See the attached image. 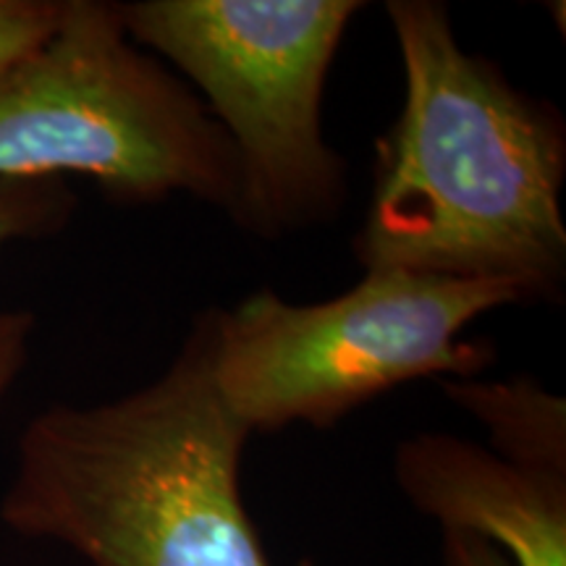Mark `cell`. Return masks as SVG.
Masks as SVG:
<instances>
[{
    "label": "cell",
    "mask_w": 566,
    "mask_h": 566,
    "mask_svg": "<svg viewBox=\"0 0 566 566\" xmlns=\"http://www.w3.org/2000/svg\"><path fill=\"white\" fill-rule=\"evenodd\" d=\"M386 13L405 105L378 139L373 200L354 237L359 265L554 300L566 279L562 118L467 53L443 3L391 0Z\"/></svg>",
    "instance_id": "cell-1"
},
{
    "label": "cell",
    "mask_w": 566,
    "mask_h": 566,
    "mask_svg": "<svg viewBox=\"0 0 566 566\" xmlns=\"http://www.w3.org/2000/svg\"><path fill=\"white\" fill-rule=\"evenodd\" d=\"M250 428L212 375V310L160 378L27 424L0 516L90 566H271L242 495Z\"/></svg>",
    "instance_id": "cell-2"
},
{
    "label": "cell",
    "mask_w": 566,
    "mask_h": 566,
    "mask_svg": "<svg viewBox=\"0 0 566 566\" xmlns=\"http://www.w3.org/2000/svg\"><path fill=\"white\" fill-rule=\"evenodd\" d=\"M71 174L113 202L189 195L242 216L229 137L189 84L134 48L116 3L69 0L51 38L0 69V179Z\"/></svg>",
    "instance_id": "cell-3"
},
{
    "label": "cell",
    "mask_w": 566,
    "mask_h": 566,
    "mask_svg": "<svg viewBox=\"0 0 566 566\" xmlns=\"http://www.w3.org/2000/svg\"><path fill=\"white\" fill-rule=\"evenodd\" d=\"M512 304L527 300L506 283L407 271H365L346 294L313 304L265 289L233 310H212V375L250 433L300 422L334 428L409 380L475 378L495 352L467 342L464 328Z\"/></svg>",
    "instance_id": "cell-4"
},
{
    "label": "cell",
    "mask_w": 566,
    "mask_h": 566,
    "mask_svg": "<svg viewBox=\"0 0 566 566\" xmlns=\"http://www.w3.org/2000/svg\"><path fill=\"white\" fill-rule=\"evenodd\" d=\"M357 0H139L118 3L132 42L202 92L242 174L239 226L273 239L336 218L346 166L321 108Z\"/></svg>",
    "instance_id": "cell-5"
},
{
    "label": "cell",
    "mask_w": 566,
    "mask_h": 566,
    "mask_svg": "<svg viewBox=\"0 0 566 566\" xmlns=\"http://www.w3.org/2000/svg\"><path fill=\"white\" fill-rule=\"evenodd\" d=\"M394 475L409 504L443 533L480 537L512 566H566V475L449 433L401 443Z\"/></svg>",
    "instance_id": "cell-6"
},
{
    "label": "cell",
    "mask_w": 566,
    "mask_h": 566,
    "mask_svg": "<svg viewBox=\"0 0 566 566\" xmlns=\"http://www.w3.org/2000/svg\"><path fill=\"white\" fill-rule=\"evenodd\" d=\"M443 391L491 433V446L509 462L566 475V407L530 378L443 380Z\"/></svg>",
    "instance_id": "cell-7"
},
{
    "label": "cell",
    "mask_w": 566,
    "mask_h": 566,
    "mask_svg": "<svg viewBox=\"0 0 566 566\" xmlns=\"http://www.w3.org/2000/svg\"><path fill=\"white\" fill-rule=\"evenodd\" d=\"M71 208L74 197L61 179H0V244L55 231Z\"/></svg>",
    "instance_id": "cell-8"
},
{
    "label": "cell",
    "mask_w": 566,
    "mask_h": 566,
    "mask_svg": "<svg viewBox=\"0 0 566 566\" xmlns=\"http://www.w3.org/2000/svg\"><path fill=\"white\" fill-rule=\"evenodd\" d=\"M63 3L0 0V69L40 48L59 27Z\"/></svg>",
    "instance_id": "cell-9"
},
{
    "label": "cell",
    "mask_w": 566,
    "mask_h": 566,
    "mask_svg": "<svg viewBox=\"0 0 566 566\" xmlns=\"http://www.w3.org/2000/svg\"><path fill=\"white\" fill-rule=\"evenodd\" d=\"M32 317L27 313H0V394L17 378L27 359Z\"/></svg>",
    "instance_id": "cell-10"
},
{
    "label": "cell",
    "mask_w": 566,
    "mask_h": 566,
    "mask_svg": "<svg viewBox=\"0 0 566 566\" xmlns=\"http://www.w3.org/2000/svg\"><path fill=\"white\" fill-rule=\"evenodd\" d=\"M443 566H512L491 543L472 535L443 533Z\"/></svg>",
    "instance_id": "cell-11"
}]
</instances>
